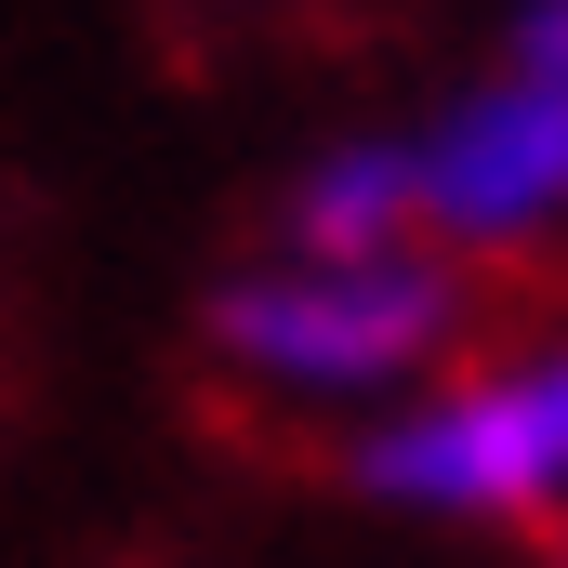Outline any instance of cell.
Returning <instances> with one entry per match:
<instances>
[{
	"label": "cell",
	"instance_id": "5",
	"mask_svg": "<svg viewBox=\"0 0 568 568\" xmlns=\"http://www.w3.org/2000/svg\"><path fill=\"white\" fill-rule=\"evenodd\" d=\"M489 53L516 67V80H542L568 106V0H503V27H489Z\"/></svg>",
	"mask_w": 568,
	"mask_h": 568
},
{
	"label": "cell",
	"instance_id": "2",
	"mask_svg": "<svg viewBox=\"0 0 568 568\" xmlns=\"http://www.w3.org/2000/svg\"><path fill=\"white\" fill-rule=\"evenodd\" d=\"M344 503L449 529V542H542L568 529V317L476 331L424 397L344 436Z\"/></svg>",
	"mask_w": 568,
	"mask_h": 568
},
{
	"label": "cell",
	"instance_id": "1",
	"mask_svg": "<svg viewBox=\"0 0 568 568\" xmlns=\"http://www.w3.org/2000/svg\"><path fill=\"white\" fill-rule=\"evenodd\" d=\"M476 331H489V291L449 252H265L252 239L199 291L212 384L278 410V424H331V436L424 397Z\"/></svg>",
	"mask_w": 568,
	"mask_h": 568
},
{
	"label": "cell",
	"instance_id": "4",
	"mask_svg": "<svg viewBox=\"0 0 568 568\" xmlns=\"http://www.w3.org/2000/svg\"><path fill=\"white\" fill-rule=\"evenodd\" d=\"M265 252H424L410 212V133L397 120H331L265 185Z\"/></svg>",
	"mask_w": 568,
	"mask_h": 568
},
{
	"label": "cell",
	"instance_id": "3",
	"mask_svg": "<svg viewBox=\"0 0 568 568\" xmlns=\"http://www.w3.org/2000/svg\"><path fill=\"white\" fill-rule=\"evenodd\" d=\"M410 212L424 252H449L463 278H516V265H568V106L542 80H516L503 53L463 67L449 93H424L410 120Z\"/></svg>",
	"mask_w": 568,
	"mask_h": 568
},
{
	"label": "cell",
	"instance_id": "7",
	"mask_svg": "<svg viewBox=\"0 0 568 568\" xmlns=\"http://www.w3.org/2000/svg\"><path fill=\"white\" fill-rule=\"evenodd\" d=\"M542 568H568V529H542Z\"/></svg>",
	"mask_w": 568,
	"mask_h": 568
},
{
	"label": "cell",
	"instance_id": "6",
	"mask_svg": "<svg viewBox=\"0 0 568 568\" xmlns=\"http://www.w3.org/2000/svg\"><path fill=\"white\" fill-rule=\"evenodd\" d=\"M199 13H278V0H199Z\"/></svg>",
	"mask_w": 568,
	"mask_h": 568
}]
</instances>
